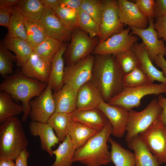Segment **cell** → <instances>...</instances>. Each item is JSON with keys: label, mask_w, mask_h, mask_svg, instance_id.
<instances>
[{"label": "cell", "mask_w": 166, "mask_h": 166, "mask_svg": "<svg viewBox=\"0 0 166 166\" xmlns=\"http://www.w3.org/2000/svg\"><path fill=\"white\" fill-rule=\"evenodd\" d=\"M121 22L128 27L145 29L149 25L148 18L139 11L135 3L127 0H118Z\"/></svg>", "instance_id": "2e32d148"}, {"label": "cell", "mask_w": 166, "mask_h": 166, "mask_svg": "<svg viewBox=\"0 0 166 166\" xmlns=\"http://www.w3.org/2000/svg\"><path fill=\"white\" fill-rule=\"evenodd\" d=\"M47 84L28 78L18 69L5 78L0 84V89L12 97L15 102L20 101L23 107L22 121H25L30 116V102L34 97L40 95Z\"/></svg>", "instance_id": "7a4b0ae2"}, {"label": "cell", "mask_w": 166, "mask_h": 166, "mask_svg": "<svg viewBox=\"0 0 166 166\" xmlns=\"http://www.w3.org/2000/svg\"><path fill=\"white\" fill-rule=\"evenodd\" d=\"M24 24L26 34V41L33 49L48 37L40 21H30L25 19Z\"/></svg>", "instance_id": "1f68e13d"}, {"label": "cell", "mask_w": 166, "mask_h": 166, "mask_svg": "<svg viewBox=\"0 0 166 166\" xmlns=\"http://www.w3.org/2000/svg\"><path fill=\"white\" fill-rule=\"evenodd\" d=\"M139 135L159 164H166V127L159 118Z\"/></svg>", "instance_id": "ba28073f"}, {"label": "cell", "mask_w": 166, "mask_h": 166, "mask_svg": "<svg viewBox=\"0 0 166 166\" xmlns=\"http://www.w3.org/2000/svg\"><path fill=\"white\" fill-rule=\"evenodd\" d=\"M114 55L118 66L124 75L139 66L136 57L130 49Z\"/></svg>", "instance_id": "f35d334b"}, {"label": "cell", "mask_w": 166, "mask_h": 166, "mask_svg": "<svg viewBox=\"0 0 166 166\" xmlns=\"http://www.w3.org/2000/svg\"><path fill=\"white\" fill-rule=\"evenodd\" d=\"M40 21L48 37L63 43L70 42L73 32L62 23L52 9L45 8Z\"/></svg>", "instance_id": "5bb4252c"}, {"label": "cell", "mask_w": 166, "mask_h": 166, "mask_svg": "<svg viewBox=\"0 0 166 166\" xmlns=\"http://www.w3.org/2000/svg\"><path fill=\"white\" fill-rule=\"evenodd\" d=\"M16 6L26 20L30 21H40L45 9L40 0H20Z\"/></svg>", "instance_id": "4dcf8cb0"}, {"label": "cell", "mask_w": 166, "mask_h": 166, "mask_svg": "<svg viewBox=\"0 0 166 166\" xmlns=\"http://www.w3.org/2000/svg\"><path fill=\"white\" fill-rule=\"evenodd\" d=\"M97 37H90L79 28L73 31L70 43L63 55L66 66L73 64L92 54L99 42Z\"/></svg>", "instance_id": "52a82bcc"}, {"label": "cell", "mask_w": 166, "mask_h": 166, "mask_svg": "<svg viewBox=\"0 0 166 166\" xmlns=\"http://www.w3.org/2000/svg\"><path fill=\"white\" fill-rule=\"evenodd\" d=\"M77 11L79 28L92 38H98L100 31L99 25L80 8Z\"/></svg>", "instance_id": "8d00e7d4"}, {"label": "cell", "mask_w": 166, "mask_h": 166, "mask_svg": "<svg viewBox=\"0 0 166 166\" xmlns=\"http://www.w3.org/2000/svg\"><path fill=\"white\" fill-rule=\"evenodd\" d=\"M23 112V107L15 102L6 92L0 91V123L1 124L8 119L16 117Z\"/></svg>", "instance_id": "f1b7e54d"}, {"label": "cell", "mask_w": 166, "mask_h": 166, "mask_svg": "<svg viewBox=\"0 0 166 166\" xmlns=\"http://www.w3.org/2000/svg\"><path fill=\"white\" fill-rule=\"evenodd\" d=\"M157 99L159 104L161 108V111L158 118L166 127V98L160 94L158 95Z\"/></svg>", "instance_id": "ee69618b"}, {"label": "cell", "mask_w": 166, "mask_h": 166, "mask_svg": "<svg viewBox=\"0 0 166 166\" xmlns=\"http://www.w3.org/2000/svg\"><path fill=\"white\" fill-rule=\"evenodd\" d=\"M162 93H166V83H152L136 87H126L107 103L129 111L140 106L141 100L144 96Z\"/></svg>", "instance_id": "5b68a950"}, {"label": "cell", "mask_w": 166, "mask_h": 166, "mask_svg": "<svg viewBox=\"0 0 166 166\" xmlns=\"http://www.w3.org/2000/svg\"><path fill=\"white\" fill-rule=\"evenodd\" d=\"M13 7H0V25L8 28L12 14Z\"/></svg>", "instance_id": "7bdbcfd3"}, {"label": "cell", "mask_w": 166, "mask_h": 166, "mask_svg": "<svg viewBox=\"0 0 166 166\" xmlns=\"http://www.w3.org/2000/svg\"><path fill=\"white\" fill-rule=\"evenodd\" d=\"M52 91L48 85L40 95L30 101L29 116L32 121L47 123L55 112V106Z\"/></svg>", "instance_id": "7c38bea8"}, {"label": "cell", "mask_w": 166, "mask_h": 166, "mask_svg": "<svg viewBox=\"0 0 166 166\" xmlns=\"http://www.w3.org/2000/svg\"><path fill=\"white\" fill-rule=\"evenodd\" d=\"M77 90L64 84L60 89L53 92L55 112L71 113L77 109Z\"/></svg>", "instance_id": "7402d4cb"}, {"label": "cell", "mask_w": 166, "mask_h": 166, "mask_svg": "<svg viewBox=\"0 0 166 166\" xmlns=\"http://www.w3.org/2000/svg\"><path fill=\"white\" fill-rule=\"evenodd\" d=\"M102 100L100 92L91 80L90 81L77 90V109L85 110L98 108Z\"/></svg>", "instance_id": "44dd1931"}, {"label": "cell", "mask_w": 166, "mask_h": 166, "mask_svg": "<svg viewBox=\"0 0 166 166\" xmlns=\"http://www.w3.org/2000/svg\"><path fill=\"white\" fill-rule=\"evenodd\" d=\"M135 3L140 12L149 18H156V2L154 0H136Z\"/></svg>", "instance_id": "60d3db41"}, {"label": "cell", "mask_w": 166, "mask_h": 166, "mask_svg": "<svg viewBox=\"0 0 166 166\" xmlns=\"http://www.w3.org/2000/svg\"><path fill=\"white\" fill-rule=\"evenodd\" d=\"M2 42L9 50L15 53L16 63L19 67L21 68L34 53L33 48L22 38L5 37Z\"/></svg>", "instance_id": "d4e9b609"}, {"label": "cell", "mask_w": 166, "mask_h": 166, "mask_svg": "<svg viewBox=\"0 0 166 166\" xmlns=\"http://www.w3.org/2000/svg\"><path fill=\"white\" fill-rule=\"evenodd\" d=\"M100 25L103 10L102 0H82L80 8Z\"/></svg>", "instance_id": "ab89813d"}, {"label": "cell", "mask_w": 166, "mask_h": 166, "mask_svg": "<svg viewBox=\"0 0 166 166\" xmlns=\"http://www.w3.org/2000/svg\"><path fill=\"white\" fill-rule=\"evenodd\" d=\"M161 111L157 98L153 99L141 111L129 110L125 136L126 142L150 127L158 118Z\"/></svg>", "instance_id": "8992f818"}, {"label": "cell", "mask_w": 166, "mask_h": 166, "mask_svg": "<svg viewBox=\"0 0 166 166\" xmlns=\"http://www.w3.org/2000/svg\"><path fill=\"white\" fill-rule=\"evenodd\" d=\"M153 62L158 67H160L164 76L166 77V60L164 56L160 55L157 56Z\"/></svg>", "instance_id": "c3c4849f"}, {"label": "cell", "mask_w": 166, "mask_h": 166, "mask_svg": "<svg viewBox=\"0 0 166 166\" xmlns=\"http://www.w3.org/2000/svg\"><path fill=\"white\" fill-rule=\"evenodd\" d=\"M135 155V166H160L156 159L144 143L139 135L127 142Z\"/></svg>", "instance_id": "cb8c5ba5"}, {"label": "cell", "mask_w": 166, "mask_h": 166, "mask_svg": "<svg viewBox=\"0 0 166 166\" xmlns=\"http://www.w3.org/2000/svg\"><path fill=\"white\" fill-rule=\"evenodd\" d=\"M82 0H59L60 5L69 8L77 10L80 8Z\"/></svg>", "instance_id": "bcb514c9"}, {"label": "cell", "mask_w": 166, "mask_h": 166, "mask_svg": "<svg viewBox=\"0 0 166 166\" xmlns=\"http://www.w3.org/2000/svg\"><path fill=\"white\" fill-rule=\"evenodd\" d=\"M103 10L100 25V41H105L122 31L124 24L119 16V7L117 1L102 0Z\"/></svg>", "instance_id": "8fae6325"}, {"label": "cell", "mask_w": 166, "mask_h": 166, "mask_svg": "<svg viewBox=\"0 0 166 166\" xmlns=\"http://www.w3.org/2000/svg\"><path fill=\"white\" fill-rule=\"evenodd\" d=\"M51 67V61L33 53L21 67L20 71L28 78L48 84Z\"/></svg>", "instance_id": "e0dca14e"}, {"label": "cell", "mask_w": 166, "mask_h": 166, "mask_svg": "<svg viewBox=\"0 0 166 166\" xmlns=\"http://www.w3.org/2000/svg\"><path fill=\"white\" fill-rule=\"evenodd\" d=\"M45 8L53 9L59 5V0H40Z\"/></svg>", "instance_id": "f907efd6"}, {"label": "cell", "mask_w": 166, "mask_h": 166, "mask_svg": "<svg viewBox=\"0 0 166 166\" xmlns=\"http://www.w3.org/2000/svg\"><path fill=\"white\" fill-rule=\"evenodd\" d=\"M29 144L19 118L10 117L0 126V159L7 158L14 160Z\"/></svg>", "instance_id": "277c9868"}, {"label": "cell", "mask_w": 166, "mask_h": 166, "mask_svg": "<svg viewBox=\"0 0 166 166\" xmlns=\"http://www.w3.org/2000/svg\"><path fill=\"white\" fill-rule=\"evenodd\" d=\"M0 166H15L14 160L4 158L0 159Z\"/></svg>", "instance_id": "816d5d0a"}, {"label": "cell", "mask_w": 166, "mask_h": 166, "mask_svg": "<svg viewBox=\"0 0 166 166\" xmlns=\"http://www.w3.org/2000/svg\"><path fill=\"white\" fill-rule=\"evenodd\" d=\"M130 49L136 57L139 66L152 83L157 81L161 83H166V77L162 71L158 69L153 65L147 50L142 42L134 43Z\"/></svg>", "instance_id": "ac0fdd59"}, {"label": "cell", "mask_w": 166, "mask_h": 166, "mask_svg": "<svg viewBox=\"0 0 166 166\" xmlns=\"http://www.w3.org/2000/svg\"><path fill=\"white\" fill-rule=\"evenodd\" d=\"M29 129L32 136L39 137L41 148L52 156V148L60 141L52 128L47 123L32 121L30 123Z\"/></svg>", "instance_id": "d6986e66"}, {"label": "cell", "mask_w": 166, "mask_h": 166, "mask_svg": "<svg viewBox=\"0 0 166 166\" xmlns=\"http://www.w3.org/2000/svg\"><path fill=\"white\" fill-rule=\"evenodd\" d=\"M76 149L68 134L58 148L53 150L55 159L51 166H71Z\"/></svg>", "instance_id": "484cf974"}, {"label": "cell", "mask_w": 166, "mask_h": 166, "mask_svg": "<svg viewBox=\"0 0 166 166\" xmlns=\"http://www.w3.org/2000/svg\"><path fill=\"white\" fill-rule=\"evenodd\" d=\"M20 0H0V7L12 8L18 4Z\"/></svg>", "instance_id": "681fc988"}, {"label": "cell", "mask_w": 166, "mask_h": 166, "mask_svg": "<svg viewBox=\"0 0 166 166\" xmlns=\"http://www.w3.org/2000/svg\"><path fill=\"white\" fill-rule=\"evenodd\" d=\"M62 23L73 32L79 28L77 10L62 6L59 4L52 9Z\"/></svg>", "instance_id": "e575fe53"}, {"label": "cell", "mask_w": 166, "mask_h": 166, "mask_svg": "<svg viewBox=\"0 0 166 166\" xmlns=\"http://www.w3.org/2000/svg\"><path fill=\"white\" fill-rule=\"evenodd\" d=\"M112 133V126L109 121L102 130L76 150L73 163L78 162L85 166H101L111 162L107 143Z\"/></svg>", "instance_id": "3957f363"}, {"label": "cell", "mask_w": 166, "mask_h": 166, "mask_svg": "<svg viewBox=\"0 0 166 166\" xmlns=\"http://www.w3.org/2000/svg\"><path fill=\"white\" fill-rule=\"evenodd\" d=\"M68 46L65 43L55 55L51 61V67L48 85L53 92L61 89L64 85V54Z\"/></svg>", "instance_id": "603a6c76"}, {"label": "cell", "mask_w": 166, "mask_h": 166, "mask_svg": "<svg viewBox=\"0 0 166 166\" xmlns=\"http://www.w3.org/2000/svg\"><path fill=\"white\" fill-rule=\"evenodd\" d=\"M25 18L17 6L13 7V12L5 37L17 38L26 40V31L25 26Z\"/></svg>", "instance_id": "d6a6232c"}, {"label": "cell", "mask_w": 166, "mask_h": 166, "mask_svg": "<svg viewBox=\"0 0 166 166\" xmlns=\"http://www.w3.org/2000/svg\"><path fill=\"white\" fill-rule=\"evenodd\" d=\"M98 108L104 113L111 123L112 135L117 138L122 137L126 132L129 111L120 107L110 105L103 100Z\"/></svg>", "instance_id": "9a60e30c"}, {"label": "cell", "mask_w": 166, "mask_h": 166, "mask_svg": "<svg viewBox=\"0 0 166 166\" xmlns=\"http://www.w3.org/2000/svg\"><path fill=\"white\" fill-rule=\"evenodd\" d=\"M71 113L55 112L47 123L53 128L60 141H63L68 134L72 121Z\"/></svg>", "instance_id": "f546056e"}, {"label": "cell", "mask_w": 166, "mask_h": 166, "mask_svg": "<svg viewBox=\"0 0 166 166\" xmlns=\"http://www.w3.org/2000/svg\"><path fill=\"white\" fill-rule=\"evenodd\" d=\"M17 62L15 55L11 53L3 43L0 42V74L5 78L14 73V63Z\"/></svg>", "instance_id": "d590c367"}, {"label": "cell", "mask_w": 166, "mask_h": 166, "mask_svg": "<svg viewBox=\"0 0 166 166\" xmlns=\"http://www.w3.org/2000/svg\"><path fill=\"white\" fill-rule=\"evenodd\" d=\"M65 43L47 37L42 42L33 49L34 53L50 61Z\"/></svg>", "instance_id": "836d02e7"}, {"label": "cell", "mask_w": 166, "mask_h": 166, "mask_svg": "<svg viewBox=\"0 0 166 166\" xmlns=\"http://www.w3.org/2000/svg\"><path fill=\"white\" fill-rule=\"evenodd\" d=\"M154 26L159 39L162 38L165 42L166 48V16L156 18Z\"/></svg>", "instance_id": "b9f144b4"}, {"label": "cell", "mask_w": 166, "mask_h": 166, "mask_svg": "<svg viewBox=\"0 0 166 166\" xmlns=\"http://www.w3.org/2000/svg\"><path fill=\"white\" fill-rule=\"evenodd\" d=\"M94 55L91 81L100 92L103 101L108 102L123 90L124 75L114 55Z\"/></svg>", "instance_id": "6da1fadb"}, {"label": "cell", "mask_w": 166, "mask_h": 166, "mask_svg": "<svg viewBox=\"0 0 166 166\" xmlns=\"http://www.w3.org/2000/svg\"><path fill=\"white\" fill-rule=\"evenodd\" d=\"M108 142L111 145V161L115 166H135V157L133 153L123 147L109 137Z\"/></svg>", "instance_id": "4316f807"}, {"label": "cell", "mask_w": 166, "mask_h": 166, "mask_svg": "<svg viewBox=\"0 0 166 166\" xmlns=\"http://www.w3.org/2000/svg\"><path fill=\"white\" fill-rule=\"evenodd\" d=\"M97 133L94 130L84 124L72 120L68 134L76 150Z\"/></svg>", "instance_id": "83f0119b"}, {"label": "cell", "mask_w": 166, "mask_h": 166, "mask_svg": "<svg viewBox=\"0 0 166 166\" xmlns=\"http://www.w3.org/2000/svg\"><path fill=\"white\" fill-rule=\"evenodd\" d=\"M155 2L156 18L166 16V0H156Z\"/></svg>", "instance_id": "7dc6e473"}, {"label": "cell", "mask_w": 166, "mask_h": 166, "mask_svg": "<svg viewBox=\"0 0 166 166\" xmlns=\"http://www.w3.org/2000/svg\"><path fill=\"white\" fill-rule=\"evenodd\" d=\"M149 25L145 29L131 28V33L139 37L147 49L149 57L153 62L158 55H166V48L164 41L159 39L154 26V19L149 18Z\"/></svg>", "instance_id": "4fadbf2b"}, {"label": "cell", "mask_w": 166, "mask_h": 166, "mask_svg": "<svg viewBox=\"0 0 166 166\" xmlns=\"http://www.w3.org/2000/svg\"><path fill=\"white\" fill-rule=\"evenodd\" d=\"M72 120L79 122L98 132L105 126L109 121L98 108L85 110L77 109L71 113Z\"/></svg>", "instance_id": "ffe728a7"}, {"label": "cell", "mask_w": 166, "mask_h": 166, "mask_svg": "<svg viewBox=\"0 0 166 166\" xmlns=\"http://www.w3.org/2000/svg\"><path fill=\"white\" fill-rule=\"evenodd\" d=\"M131 31V28L128 27L105 40L99 41L92 54L115 55L130 49L138 40V36L132 34Z\"/></svg>", "instance_id": "9c48e42d"}, {"label": "cell", "mask_w": 166, "mask_h": 166, "mask_svg": "<svg viewBox=\"0 0 166 166\" xmlns=\"http://www.w3.org/2000/svg\"><path fill=\"white\" fill-rule=\"evenodd\" d=\"M122 82L124 88L136 87L153 83L139 66L124 75Z\"/></svg>", "instance_id": "74e56055"}, {"label": "cell", "mask_w": 166, "mask_h": 166, "mask_svg": "<svg viewBox=\"0 0 166 166\" xmlns=\"http://www.w3.org/2000/svg\"><path fill=\"white\" fill-rule=\"evenodd\" d=\"M29 154L26 149L22 151L14 160L15 166H27V161Z\"/></svg>", "instance_id": "f6af8a7d"}, {"label": "cell", "mask_w": 166, "mask_h": 166, "mask_svg": "<svg viewBox=\"0 0 166 166\" xmlns=\"http://www.w3.org/2000/svg\"><path fill=\"white\" fill-rule=\"evenodd\" d=\"M94 55L91 54L71 65L65 67L64 84L77 90L83 85L91 80Z\"/></svg>", "instance_id": "30bf717a"}]
</instances>
